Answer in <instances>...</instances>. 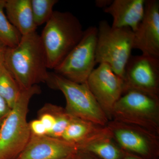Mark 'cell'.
<instances>
[{"label":"cell","mask_w":159,"mask_h":159,"mask_svg":"<svg viewBox=\"0 0 159 159\" xmlns=\"http://www.w3.org/2000/svg\"><path fill=\"white\" fill-rule=\"evenodd\" d=\"M4 65L22 89L48 79L45 51L36 31L22 35L15 48H7Z\"/></svg>","instance_id":"cell-1"},{"label":"cell","mask_w":159,"mask_h":159,"mask_svg":"<svg viewBox=\"0 0 159 159\" xmlns=\"http://www.w3.org/2000/svg\"><path fill=\"white\" fill-rule=\"evenodd\" d=\"M84 30L79 19L69 11H54L40 37L48 69L59 65L82 38Z\"/></svg>","instance_id":"cell-2"},{"label":"cell","mask_w":159,"mask_h":159,"mask_svg":"<svg viewBox=\"0 0 159 159\" xmlns=\"http://www.w3.org/2000/svg\"><path fill=\"white\" fill-rule=\"evenodd\" d=\"M39 86L24 90L22 94L0 125V159H16L31 136L27 121L29 102L40 93Z\"/></svg>","instance_id":"cell-3"},{"label":"cell","mask_w":159,"mask_h":159,"mask_svg":"<svg viewBox=\"0 0 159 159\" xmlns=\"http://www.w3.org/2000/svg\"><path fill=\"white\" fill-rule=\"evenodd\" d=\"M137 125L159 135V97L135 89L124 91L111 120Z\"/></svg>","instance_id":"cell-4"},{"label":"cell","mask_w":159,"mask_h":159,"mask_svg":"<svg viewBox=\"0 0 159 159\" xmlns=\"http://www.w3.org/2000/svg\"><path fill=\"white\" fill-rule=\"evenodd\" d=\"M46 83L51 88L62 92L66 102L65 109L71 116L102 127L107 126L109 120L86 83H78L49 72Z\"/></svg>","instance_id":"cell-5"},{"label":"cell","mask_w":159,"mask_h":159,"mask_svg":"<svg viewBox=\"0 0 159 159\" xmlns=\"http://www.w3.org/2000/svg\"><path fill=\"white\" fill-rule=\"evenodd\" d=\"M97 29L96 63L108 65L123 80L125 66L134 49L133 31L129 28H112L104 20Z\"/></svg>","instance_id":"cell-6"},{"label":"cell","mask_w":159,"mask_h":159,"mask_svg":"<svg viewBox=\"0 0 159 159\" xmlns=\"http://www.w3.org/2000/svg\"><path fill=\"white\" fill-rule=\"evenodd\" d=\"M97 35L96 26H90L84 30L81 40L54 69V73L74 82L86 83L97 64Z\"/></svg>","instance_id":"cell-7"},{"label":"cell","mask_w":159,"mask_h":159,"mask_svg":"<svg viewBox=\"0 0 159 159\" xmlns=\"http://www.w3.org/2000/svg\"><path fill=\"white\" fill-rule=\"evenodd\" d=\"M111 136L124 152L145 159H158L159 135L145 129L115 120L106 126Z\"/></svg>","instance_id":"cell-8"},{"label":"cell","mask_w":159,"mask_h":159,"mask_svg":"<svg viewBox=\"0 0 159 159\" xmlns=\"http://www.w3.org/2000/svg\"><path fill=\"white\" fill-rule=\"evenodd\" d=\"M87 84L109 121L114 106L124 90L123 80L105 63L99 64L87 80Z\"/></svg>","instance_id":"cell-9"},{"label":"cell","mask_w":159,"mask_h":159,"mask_svg":"<svg viewBox=\"0 0 159 159\" xmlns=\"http://www.w3.org/2000/svg\"><path fill=\"white\" fill-rule=\"evenodd\" d=\"M124 90L159 95V59L141 54L131 56L124 72Z\"/></svg>","instance_id":"cell-10"},{"label":"cell","mask_w":159,"mask_h":159,"mask_svg":"<svg viewBox=\"0 0 159 159\" xmlns=\"http://www.w3.org/2000/svg\"><path fill=\"white\" fill-rule=\"evenodd\" d=\"M134 33V49L159 59V1H145L144 17Z\"/></svg>","instance_id":"cell-11"},{"label":"cell","mask_w":159,"mask_h":159,"mask_svg":"<svg viewBox=\"0 0 159 159\" xmlns=\"http://www.w3.org/2000/svg\"><path fill=\"white\" fill-rule=\"evenodd\" d=\"M78 146L62 139L31 134L29 142L16 159H61L78 152Z\"/></svg>","instance_id":"cell-12"},{"label":"cell","mask_w":159,"mask_h":159,"mask_svg":"<svg viewBox=\"0 0 159 159\" xmlns=\"http://www.w3.org/2000/svg\"><path fill=\"white\" fill-rule=\"evenodd\" d=\"M145 3V0H114L104 11L112 16V28H129L134 32L144 17Z\"/></svg>","instance_id":"cell-13"},{"label":"cell","mask_w":159,"mask_h":159,"mask_svg":"<svg viewBox=\"0 0 159 159\" xmlns=\"http://www.w3.org/2000/svg\"><path fill=\"white\" fill-rule=\"evenodd\" d=\"M5 11L9 22L22 36L36 31L31 0H6Z\"/></svg>","instance_id":"cell-14"},{"label":"cell","mask_w":159,"mask_h":159,"mask_svg":"<svg viewBox=\"0 0 159 159\" xmlns=\"http://www.w3.org/2000/svg\"><path fill=\"white\" fill-rule=\"evenodd\" d=\"M78 148L99 159H122L125 153L112 138L107 128L104 133Z\"/></svg>","instance_id":"cell-15"},{"label":"cell","mask_w":159,"mask_h":159,"mask_svg":"<svg viewBox=\"0 0 159 159\" xmlns=\"http://www.w3.org/2000/svg\"><path fill=\"white\" fill-rule=\"evenodd\" d=\"M107 127L72 117L61 139L77 146L89 142L106 130Z\"/></svg>","instance_id":"cell-16"},{"label":"cell","mask_w":159,"mask_h":159,"mask_svg":"<svg viewBox=\"0 0 159 159\" xmlns=\"http://www.w3.org/2000/svg\"><path fill=\"white\" fill-rule=\"evenodd\" d=\"M24 90L4 65L1 66L0 96L6 100L11 109L20 99Z\"/></svg>","instance_id":"cell-17"},{"label":"cell","mask_w":159,"mask_h":159,"mask_svg":"<svg viewBox=\"0 0 159 159\" xmlns=\"http://www.w3.org/2000/svg\"><path fill=\"white\" fill-rule=\"evenodd\" d=\"M6 2V0H0V42L7 48H13L18 44L22 35L7 18Z\"/></svg>","instance_id":"cell-18"},{"label":"cell","mask_w":159,"mask_h":159,"mask_svg":"<svg viewBox=\"0 0 159 159\" xmlns=\"http://www.w3.org/2000/svg\"><path fill=\"white\" fill-rule=\"evenodd\" d=\"M41 110L52 114L55 119L54 128L48 135L61 139L73 116L67 112L65 109L51 103L46 104Z\"/></svg>","instance_id":"cell-19"},{"label":"cell","mask_w":159,"mask_h":159,"mask_svg":"<svg viewBox=\"0 0 159 159\" xmlns=\"http://www.w3.org/2000/svg\"><path fill=\"white\" fill-rule=\"evenodd\" d=\"M58 2L57 0H31L32 15L36 27L49 20L54 12L53 8Z\"/></svg>","instance_id":"cell-20"},{"label":"cell","mask_w":159,"mask_h":159,"mask_svg":"<svg viewBox=\"0 0 159 159\" xmlns=\"http://www.w3.org/2000/svg\"><path fill=\"white\" fill-rule=\"evenodd\" d=\"M39 119L42 122L48 131V134L54 128L55 125V118L52 114L45 111L42 110L41 109L39 112Z\"/></svg>","instance_id":"cell-21"},{"label":"cell","mask_w":159,"mask_h":159,"mask_svg":"<svg viewBox=\"0 0 159 159\" xmlns=\"http://www.w3.org/2000/svg\"><path fill=\"white\" fill-rule=\"evenodd\" d=\"M31 134L36 136L47 135L48 131L39 119H35L29 122Z\"/></svg>","instance_id":"cell-22"},{"label":"cell","mask_w":159,"mask_h":159,"mask_svg":"<svg viewBox=\"0 0 159 159\" xmlns=\"http://www.w3.org/2000/svg\"><path fill=\"white\" fill-rule=\"evenodd\" d=\"M11 107L2 97L0 96V123L8 116L11 111Z\"/></svg>","instance_id":"cell-23"},{"label":"cell","mask_w":159,"mask_h":159,"mask_svg":"<svg viewBox=\"0 0 159 159\" xmlns=\"http://www.w3.org/2000/svg\"><path fill=\"white\" fill-rule=\"evenodd\" d=\"M77 159H99L93 155L86 152L79 151L77 153Z\"/></svg>","instance_id":"cell-24"},{"label":"cell","mask_w":159,"mask_h":159,"mask_svg":"<svg viewBox=\"0 0 159 159\" xmlns=\"http://www.w3.org/2000/svg\"><path fill=\"white\" fill-rule=\"evenodd\" d=\"M6 48L7 47L0 42V66L4 64Z\"/></svg>","instance_id":"cell-25"},{"label":"cell","mask_w":159,"mask_h":159,"mask_svg":"<svg viewBox=\"0 0 159 159\" xmlns=\"http://www.w3.org/2000/svg\"><path fill=\"white\" fill-rule=\"evenodd\" d=\"M112 1H109V0H99V1H96V6L97 7H100V8L105 9L106 7H108L109 6L111 3Z\"/></svg>","instance_id":"cell-26"},{"label":"cell","mask_w":159,"mask_h":159,"mask_svg":"<svg viewBox=\"0 0 159 159\" xmlns=\"http://www.w3.org/2000/svg\"><path fill=\"white\" fill-rule=\"evenodd\" d=\"M122 159H145L142 158L141 157L137 156L134 155L132 154L126 153L125 152L124 156Z\"/></svg>","instance_id":"cell-27"},{"label":"cell","mask_w":159,"mask_h":159,"mask_svg":"<svg viewBox=\"0 0 159 159\" xmlns=\"http://www.w3.org/2000/svg\"><path fill=\"white\" fill-rule=\"evenodd\" d=\"M78 152H77V153L74 154V155H72L70 156L67 157L65 158H63L61 159H77V155Z\"/></svg>","instance_id":"cell-28"},{"label":"cell","mask_w":159,"mask_h":159,"mask_svg":"<svg viewBox=\"0 0 159 159\" xmlns=\"http://www.w3.org/2000/svg\"><path fill=\"white\" fill-rule=\"evenodd\" d=\"M1 123H0V125H1Z\"/></svg>","instance_id":"cell-29"}]
</instances>
